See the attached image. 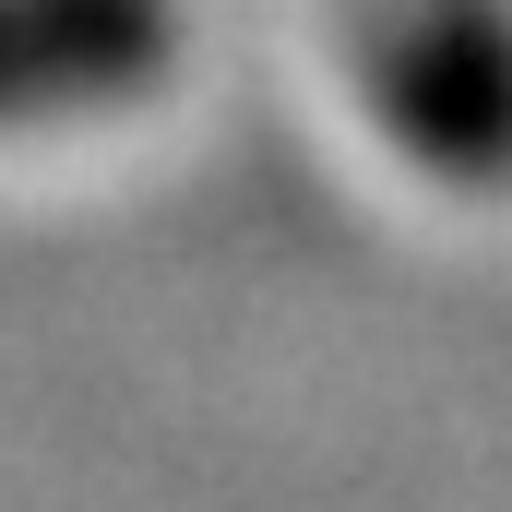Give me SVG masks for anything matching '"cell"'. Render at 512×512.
I'll use <instances>...</instances> for the list:
<instances>
[{
    "label": "cell",
    "instance_id": "6da1fadb",
    "mask_svg": "<svg viewBox=\"0 0 512 512\" xmlns=\"http://www.w3.org/2000/svg\"><path fill=\"white\" fill-rule=\"evenodd\" d=\"M358 84L441 179H512V12L501 0H358Z\"/></svg>",
    "mask_w": 512,
    "mask_h": 512
},
{
    "label": "cell",
    "instance_id": "7a4b0ae2",
    "mask_svg": "<svg viewBox=\"0 0 512 512\" xmlns=\"http://www.w3.org/2000/svg\"><path fill=\"white\" fill-rule=\"evenodd\" d=\"M179 60V0H0V131L120 108Z\"/></svg>",
    "mask_w": 512,
    "mask_h": 512
}]
</instances>
